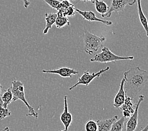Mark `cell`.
I'll use <instances>...</instances> for the list:
<instances>
[{"label":"cell","instance_id":"ffe728a7","mask_svg":"<svg viewBox=\"0 0 148 131\" xmlns=\"http://www.w3.org/2000/svg\"><path fill=\"white\" fill-rule=\"evenodd\" d=\"M55 25L57 28L60 29L66 25H69L70 22L66 16H64L58 14V16H57L55 20Z\"/></svg>","mask_w":148,"mask_h":131},{"label":"cell","instance_id":"83f0119b","mask_svg":"<svg viewBox=\"0 0 148 131\" xmlns=\"http://www.w3.org/2000/svg\"><path fill=\"white\" fill-rule=\"evenodd\" d=\"M1 131H10V128L8 127H6Z\"/></svg>","mask_w":148,"mask_h":131},{"label":"cell","instance_id":"52a82bcc","mask_svg":"<svg viewBox=\"0 0 148 131\" xmlns=\"http://www.w3.org/2000/svg\"><path fill=\"white\" fill-rule=\"evenodd\" d=\"M144 99V96L143 95L139 96V99L137 100V102L136 105L135 110L134 113L131 115L129 118L127 125H126V131H135L138 123V112H139V108L140 104Z\"/></svg>","mask_w":148,"mask_h":131},{"label":"cell","instance_id":"30bf717a","mask_svg":"<svg viewBox=\"0 0 148 131\" xmlns=\"http://www.w3.org/2000/svg\"><path fill=\"white\" fill-rule=\"evenodd\" d=\"M132 99L133 98L130 97L126 96L123 103L119 107L120 110L122 111L123 116L125 117L126 119L129 118L135 110L136 105L134 104Z\"/></svg>","mask_w":148,"mask_h":131},{"label":"cell","instance_id":"6da1fadb","mask_svg":"<svg viewBox=\"0 0 148 131\" xmlns=\"http://www.w3.org/2000/svg\"><path fill=\"white\" fill-rule=\"evenodd\" d=\"M124 91L126 96L135 98L148 81V71L139 67H132L124 73Z\"/></svg>","mask_w":148,"mask_h":131},{"label":"cell","instance_id":"d6986e66","mask_svg":"<svg viewBox=\"0 0 148 131\" xmlns=\"http://www.w3.org/2000/svg\"><path fill=\"white\" fill-rule=\"evenodd\" d=\"M126 119H127L125 117L123 116L121 117L119 120H116L115 122L113 124L110 131H122L124 124H125Z\"/></svg>","mask_w":148,"mask_h":131},{"label":"cell","instance_id":"4fadbf2b","mask_svg":"<svg viewBox=\"0 0 148 131\" xmlns=\"http://www.w3.org/2000/svg\"><path fill=\"white\" fill-rule=\"evenodd\" d=\"M124 83H125V79L123 78L122 81H121L119 92H118L115 97V99H114L113 106L115 107V108H119V107L123 103L124 101L125 100L126 95L123 88Z\"/></svg>","mask_w":148,"mask_h":131},{"label":"cell","instance_id":"ac0fdd59","mask_svg":"<svg viewBox=\"0 0 148 131\" xmlns=\"http://www.w3.org/2000/svg\"><path fill=\"white\" fill-rule=\"evenodd\" d=\"M95 8L96 11L100 13L101 15H104L108 11L109 7L106 5L105 2L103 1H100V0H95Z\"/></svg>","mask_w":148,"mask_h":131},{"label":"cell","instance_id":"9a60e30c","mask_svg":"<svg viewBox=\"0 0 148 131\" xmlns=\"http://www.w3.org/2000/svg\"><path fill=\"white\" fill-rule=\"evenodd\" d=\"M57 16H58V13H45L46 26L43 30V34H46L48 32L49 30L55 24Z\"/></svg>","mask_w":148,"mask_h":131},{"label":"cell","instance_id":"4316f807","mask_svg":"<svg viewBox=\"0 0 148 131\" xmlns=\"http://www.w3.org/2000/svg\"><path fill=\"white\" fill-rule=\"evenodd\" d=\"M73 1H75V0H73ZM79 1H84V2H87V1H90L92 3H95V0H79Z\"/></svg>","mask_w":148,"mask_h":131},{"label":"cell","instance_id":"9c48e42d","mask_svg":"<svg viewBox=\"0 0 148 131\" xmlns=\"http://www.w3.org/2000/svg\"><path fill=\"white\" fill-rule=\"evenodd\" d=\"M75 12L78 13L79 14L81 15L83 18L86 20H88L89 22H101L104 24H105L106 25H112L113 24V23L110 21H108V20H102L100 19L99 18L96 17V16L95 15V13L92 12H87V11H82V10H80L79 9H76L75 10Z\"/></svg>","mask_w":148,"mask_h":131},{"label":"cell","instance_id":"d4e9b609","mask_svg":"<svg viewBox=\"0 0 148 131\" xmlns=\"http://www.w3.org/2000/svg\"><path fill=\"white\" fill-rule=\"evenodd\" d=\"M3 88V86L1 85V83H0V105H3V103H2V101H1V90Z\"/></svg>","mask_w":148,"mask_h":131},{"label":"cell","instance_id":"44dd1931","mask_svg":"<svg viewBox=\"0 0 148 131\" xmlns=\"http://www.w3.org/2000/svg\"><path fill=\"white\" fill-rule=\"evenodd\" d=\"M43 1L46 3L50 7L56 10H59L61 7L62 1H58V0H43Z\"/></svg>","mask_w":148,"mask_h":131},{"label":"cell","instance_id":"8fae6325","mask_svg":"<svg viewBox=\"0 0 148 131\" xmlns=\"http://www.w3.org/2000/svg\"><path fill=\"white\" fill-rule=\"evenodd\" d=\"M42 72L44 73H53L57 74L63 78H70L72 77L73 75H77L79 72L74 69L69 68H61L55 70H42Z\"/></svg>","mask_w":148,"mask_h":131},{"label":"cell","instance_id":"3957f363","mask_svg":"<svg viewBox=\"0 0 148 131\" xmlns=\"http://www.w3.org/2000/svg\"><path fill=\"white\" fill-rule=\"evenodd\" d=\"M105 39L104 36H97L89 31H85L84 51L89 55L92 54L103 46Z\"/></svg>","mask_w":148,"mask_h":131},{"label":"cell","instance_id":"7402d4cb","mask_svg":"<svg viewBox=\"0 0 148 131\" xmlns=\"http://www.w3.org/2000/svg\"><path fill=\"white\" fill-rule=\"evenodd\" d=\"M86 131H97V125L96 122L90 119L85 126Z\"/></svg>","mask_w":148,"mask_h":131},{"label":"cell","instance_id":"e0dca14e","mask_svg":"<svg viewBox=\"0 0 148 131\" xmlns=\"http://www.w3.org/2000/svg\"><path fill=\"white\" fill-rule=\"evenodd\" d=\"M1 101L3 103L2 106L5 108H7L8 105L13 101V94L11 88H8L5 90L4 93L1 94Z\"/></svg>","mask_w":148,"mask_h":131},{"label":"cell","instance_id":"484cf974","mask_svg":"<svg viewBox=\"0 0 148 131\" xmlns=\"http://www.w3.org/2000/svg\"><path fill=\"white\" fill-rule=\"evenodd\" d=\"M140 131H148V123L146 125V126H145L144 128L141 129V130Z\"/></svg>","mask_w":148,"mask_h":131},{"label":"cell","instance_id":"277c9868","mask_svg":"<svg viewBox=\"0 0 148 131\" xmlns=\"http://www.w3.org/2000/svg\"><path fill=\"white\" fill-rule=\"evenodd\" d=\"M133 56H119L115 54H113L108 48L103 47L101 50V52L99 54H97L93 58H91L90 60L91 62H97L100 63H107L110 62H115L116 60H130L134 59Z\"/></svg>","mask_w":148,"mask_h":131},{"label":"cell","instance_id":"603a6c76","mask_svg":"<svg viewBox=\"0 0 148 131\" xmlns=\"http://www.w3.org/2000/svg\"><path fill=\"white\" fill-rule=\"evenodd\" d=\"M12 113L7 108H5L0 105V120H3L8 117H10Z\"/></svg>","mask_w":148,"mask_h":131},{"label":"cell","instance_id":"f1b7e54d","mask_svg":"<svg viewBox=\"0 0 148 131\" xmlns=\"http://www.w3.org/2000/svg\"><path fill=\"white\" fill-rule=\"evenodd\" d=\"M60 131H64V130H60Z\"/></svg>","mask_w":148,"mask_h":131},{"label":"cell","instance_id":"5b68a950","mask_svg":"<svg viewBox=\"0 0 148 131\" xmlns=\"http://www.w3.org/2000/svg\"><path fill=\"white\" fill-rule=\"evenodd\" d=\"M109 69H110V67H106V68L100 70L99 71H98L97 73H90L89 70L85 71L83 75L78 79L77 82L73 86L70 87L69 90H72L74 88H75L76 86L80 85L88 86L89 85V83L91 82L94 79L96 78H99L102 74L106 72L107 71H108Z\"/></svg>","mask_w":148,"mask_h":131},{"label":"cell","instance_id":"5bb4252c","mask_svg":"<svg viewBox=\"0 0 148 131\" xmlns=\"http://www.w3.org/2000/svg\"><path fill=\"white\" fill-rule=\"evenodd\" d=\"M118 120V116L115 115L110 119L103 120H97V131H110L113 124Z\"/></svg>","mask_w":148,"mask_h":131},{"label":"cell","instance_id":"ba28073f","mask_svg":"<svg viewBox=\"0 0 148 131\" xmlns=\"http://www.w3.org/2000/svg\"><path fill=\"white\" fill-rule=\"evenodd\" d=\"M60 120L65 126L64 131H68L69 128L72 122V115L69 112L68 104H67V96H64V110L60 116Z\"/></svg>","mask_w":148,"mask_h":131},{"label":"cell","instance_id":"cb8c5ba5","mask_svg":"<svg viewBox=\"0 0 148 131\" xmlns=\"http://www.w3.org/2000/svg\"><path fill=\"white\" fill-rule=\"evenodd\" d=\"M23 2V6H24V7L25 8H27L28 6L31 4V3H30L28 0H22Z\"/></svg>","mask_w":148,"mask_h":131},{"label":"cell","instance_id":"8992f818","mask_svg":"<svg viewBox=\"0 0 148 131\" xmlns=\"http://www.w3.org/2000/svg\"><path fill=\"white\" fill-rule=\"evenodd\" d=\"M136 3V0H112L111 6L105 14L102 15V17H110L113 12L119 13L123 12L127 5L132 6Z\"/></svg>","mask_w":148,"mask_h":131},{"label":"cell","instance_id":"7c38bea8","mask_svg":"<svg viewBox=\"0 0 148 131\" xmlns=\"http://www.w3.org/2000/svg\"><path fill=\"white\" fill-rule=\"evenodd\" d=\"M75 13V9L74 5L69 2L68 0H64L62 1L61 7L59 9L58 14L64 16H73Z\"/></svg>","mask_w":148,"mask_h":131},{"label":"cell","instance_id":"2e32d148","mask_svg":"<svg viewBox=\"0 0 148 131\" xmlns=\"http://www.w3.org/2000/svg\"><path fill=\"white\" fill-rule=\"evenodd\" d=\"M137 4V11H138V15H139V18L140 20V22L141 24L143 26V27L145 30L146 35L148 37V23L147 20L144 15L143 11L141 7V0H136Z\"/></svg>","mask_w":148,"mask_h":131},{"label":"cell","instance_id":"7a4b0ae2","mask_svg":"<svg viewBox=\"0 0 148 131\" xmlns=\"http://www.w3.org/2000/svg\"><path fill=\"white\" fill-rule=\"evenodd\" d=\"M10 88L13 94V101L21 100L27 106V107L29 113L27 114V116H32L35 119L38 118V113L36 112L32 106L29 105L28 102L25 98L23 83L21 81L14 79L12 81V87Z\"/></svg>","mask_w":148,"mask_h":131}]
</instances>
